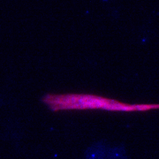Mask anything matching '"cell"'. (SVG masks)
I'll use <instances>...</instances> for the list:
<instances>
[{
  "label": "cell",
  "instance_id": "cell-1",
  "mask_svg": "<svg viewBox=\"0 0 159 159\" xmlns=\"http://www.w3.org/2000/svg\"><path fill=\"white\" fill-rule=\"evenodd\" d=\"M43 102L53 111L65 110H103L110 111H135L159 109V105L127 104L113 99L84 94H49L43 98Z\"/></svg>",
  "mask_w": 159,
  "mask_h": 159
}]
</instances>
